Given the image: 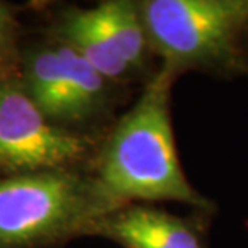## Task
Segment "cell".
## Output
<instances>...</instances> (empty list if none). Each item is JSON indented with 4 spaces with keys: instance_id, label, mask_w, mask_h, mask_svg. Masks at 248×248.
I'll list each match as a JSON object with an SVG mask.
<instances>
[{
    "instance_id": "cell-1",
    "label": "cell",
    "mask_w": 248,
    "mask_h": 248,
    "mask_svg": "<svg viewBox=\"0 0 248 248\" xmlns=\"http://www.w3.org/2000/svg\"><path fill=\"white\" fill-rule=\"evenodd\" d=\"M174 73L158 66L134 105L98 143L91 179L107 213L131 203L174 202L216 213L215 202L187 179L171 116Z\"/></svg>"
},
{
    "instance_id": "cell-2",
    "label": "cell",
    "mask_w": 248,
    "mask_h": 248,
    "mask_svg": "<svg viewBox=\"0 0 248 248\" xmlns=\"http://www.w3.org/2000/svg\"><path fill=\"white\" fill-rule=\"evenodd\" d=\"M139 7L153 53L177 78H248V0H143Z\"/></svg>"
},
{
    "instance_id": "cell-3",
    "label": "cell",
    "mask_w": 248,
    "mask_h": 248,
    "mask_svg": "<svg viewBox=\"0 0 248 248\" xmlns=\"http://www.w3.org/2000/svg\"><path fill=\"white\" fill-rule=\"evenodd\" d=\"M103 215L89 174L63 170L0 176V248H34L87 234Z\"/></svg>"
},
{
    "instance_id": "cell-4",
    "label": "cell",
    "mask_w": 248,
    "mask_h": 248,
    "mask_svg": "<svg viewBox=\"0 0 248 248\" xmlns=\"http://www.w3.org/2000/svg\"><path fill=\"white\" fill-rule=\"evenodd\" d=\"M21 86L48 120L66 129L110 116L121 87L55 37L23 55Z\"/></svg>"
},
{
    "instance_id": "cell-5",
    "label": "cell",
    "mask_w": 248,
    "mask_h": 248,
    "mask_svg": "<svg viewBox=\"0 0 248 248\" xmlns=\"http://www.w3.org/2000/svg\"><path fill=\"white\" fill-rule=\"evenodd\" d=\"M97 137L52 123L24 92L21 81H0V172L3 176L74 170L91 161Z\"/></svg>"
},
{
    "instance_id": "cell-6",
    "label": "cell",
    "mask_w": 248,
    "mask_h": 248,
    "mask_svg": "<svg viewBox=\"0 0 248 248\" xmlns=\"http://www.w3.org/2000/svg\"><path fill=\"white\" fill-rule=\"evenodd\" d=\"M213 211L193 210L181 216L147 203H131L92 222L87 234L123 248H210Z\"/></svg>"
},
{
    "instance_id": "cell-7",
    "label": "cell",
    "mask_w": 248,
    "mask_h": 248,
    "mask_svg": "<svg viewBox=\"0 0 248 248\" xmlns=\"http://www.w3.org/2000/svg\"><path fill=\"white\" fill-rule=\"evenodd\" d=\"M100 31L124 62L129 64L139 81H150L155 68L150 39L143 23L139 2L105 0L91 8Z\"/></svg>"
},
{
    "instance_id": "cell-8",
    "label": "cell",
    "mask_w": 248,
    "mask_h": 248,
    "mask_svg": "<svg viewBox=\"0 0 248 248\" xmlns=\"http://www.w3.org/2000/svg\"><path fill=\"white\" fill-rule=\"evenodd\" d=\"M55 39L76 50L108 81L124 86L139 81L129 64L118 55L93 19L91 8H68L60 16Z\"/></svg>"
},
{
    "instance_id": "cell-9",
    "label": "cell",
    "mask_w": 248,
    "mask_h": 248,
    "mask_svg": "<svg viewBox=\"0 0 248 248\" xmlns=\"http://www.w3.org/2000/svg\"><path fill=\"white\" fill-rule=\"evenodd\" d=\"M15 18L7 5L0 3V62L7 55V52L12 48L15 39Z\"/></svg>"
}]
</instances>
